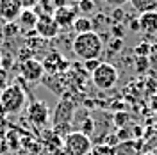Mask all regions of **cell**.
Returning a JSON list of instances; mask_svg holds the SVG:
<instances>
[{
	"label": "cell",
	"mask_w": 157,
	"mask_h": 155,
	"mask_svg": "<svg viewBox=\"0 0 157 155\" xmlns=\"http://www.w3.org/2000/svg\"><path fill=\"white\" fill-rule=\"evenodd\" d=\"M73 121H75V125L78 127V132H82V134H86V136H91V134H93L95 123H93V119H91L88 111H78V112H75V114H73Z\"/></svg>",
	"instance_id": "obj_11"
},
{
	"label": "cell",
	"mask_w": 157,
	"mask_h": 155,
	"mask_svg": "<svg viewBox=\"0 0 157 155\" xmlns=\"http://www.w3.org/2000/svg\"><path fill=\"white\" fill-rule=\"evenodd\" d=\"M0 62H2V52H0Z\"/></svg>",
	"instance_id": "obj_37"
},
{
	"label": "cell",
	"mask_w": 157,
	"mask_h": 155,
	"mask_svg": "<svg viewBox=\"0 0 157 155\" xmlns=\"http://www.w3.org/2000/svg\"><path fill=\"white\" fill-rule=\"evenodd\" d=\"M139 27L147 34H157V11H150V13H143L139 14Z\"/></svg>",
	"instance_id": "obj_12"
},
{
	"label": "cell",
	"mask_w": 157,
	"mask_h": 155,
	"mask_svg": "<svg viewBox=\"0 0 157 155\" xmlns=\"http://www.w3.org/2000/svg\"><path fill=\"white\" fill-rule=\"evenodd\" d=\"M7 152H9L7 139H6V136H2V134H0V155H6Z\"/></svg>",
	"instance_id": "obj_27"
},
{
	"label": "cell",
	"mask_w": 157,
	"mask_h": 155,
	"mask_svg": "<svg viewBox=\"0 0 157 155\" xmlns=\"http://www.w3.org/2000/svg\"><path fill=\"white\" fill-rule=\"evenodd\" d=\"M25 105V91L18 84H11L0 93V116L18 114Z\"/></svg>",
	"instance_id": "obj_2"
},
{
	"label": "cell",
	"mask_w": 157,
	"mask_h": 155,
	"mask_svg": "<svg viewBox=\"0 0 157 155\" xmlns=\"http://www.w3.org/2000/svg\"><path fill=\"white\" fill-rule=\"evenodd\" d=\"M2 32H4L6 38H13V36H16L20 32V25L16 21H7V23L4 25V30H2Z\"/></svg>",
	"instance_id": "obj_19"
},
{
	"label": "cell",
	"mask_w": 157,
	"mask_h": 155,
	"mask_svg": "<svg viewBox=\"0 0 157 155\" xmlns=\"http://www.w3.org/2000/svg\"><path fill=\"white\" fill-rule=\"evenodd\" d=\"M71 29L75 30L77 34H84V32H91L93 30V21L89 18H75L73 21V25H71Z\"/></svg>",
	"instance_id": "obj_17"
},
{
	"label": "cell",
	"mask_w": 157,
	"mask_h": 155,
	"mask_svg": "<svg viewBox=\"0 0 157 155\" xmlns=\"http://www.w3.org/2000/svg\"><path fill=\"white\" fill-rule=\"evenodd\" d=\"M118 77H120V75H118L116 66H113L111 62H100V66L91 73V78H93L95 87L104 89V91L116 86Z\"/></svg>",
	"instance_id": "obj_3"
},
{
	"label": "cell",
	"mask_w": 157,
	"mask_h": 155,
	"mask_svg": "<svg viewBox=\"0 0 157 155\" xmlns=\"http://www.w3.org/2000/svg\"><path fill=\"white\" fill-rule=\"evenodd\" d=\"M9 86V70H6L4 66H0V93Z\"/></svg>",
	"instance_id": "obj_22"
},
{
	"label": "cell",
	"mask_w": 157,
	"mask_h": 155,
	"mask_svg": "<svg viewBox=\"0 0 157 155\" xmlns=\"http://www.w3.org/2000/svg\"><path fill=\"white\" fill-rule=\"evenodd\" d=\"M100 62H102L100 59H89V61H84V68L93 73V71H95V70L100 66Z\"/></svg>",
	"instance_id": "obj_24"
},
{
	"label": "cell",
	"mask_w": 157,
	"mask_h": 155,
	"mask_svg": "<svg viewBox=\"0 0 157 155\" xmlns=\"http://www.w3.org/2000/svg\"><path fill=\"white\" fill-rule=\"evenodd\" d=\"M105 2H107L111 7H121V6H123L125 2H128V0H105Z\"/></svg>",
	"instance_id": "obj_30"
},
{
	"label": "cell",
	"mask_w": 157,
	"mask_h": 155,
	"mask_svg": "<svg viewBox=\"0 0 157 155\" xmlns=\"http://www.w3.org/2000/svg\"><path fill=\"white\" fill-rule=\"evenodd\" d=\"M116 148V155H139V148H141V143L139 141H132V139H128V141H123V143H120Z\"/></svg>",
	"instance_id": "obj_14"
},
{
	"label": "cell",
	"mask_w": 157,
	"mask_h": 155,
	"mask_svg": "<svg viewBox=\"0 0 157 155\" xmlns=\"http://www.w3.org/2000/svg\"><path fill=\"white\" fill-rule=\"evenodd\" d=\"M34 30L43 39H54L59 34V27H57V23L54 21L52 14H41L38 18V23H36Z\"/></svg>",
	"instance_id": "obj_7"
},
{
	"label": "cell",
	"mask_w": 157,
	"mask_h": 155,
	"mask_svg": "<svg viewBox=\"0 0 157 155\" xmlns=\"http://www.w3.org/2000/svg\"><path fill=\"white\" fill-rule=\"evenodd\" d=\"M155 43H157V38H155Z\"/></svg>",
	"instance_id": "obj_38"
},
{
	"label": "cell",
	"mask_w": 157,
	"mask_h": 155,
	"mask_svg": "<svg viewBox=\"0 0 157 155\" xmlns=\"http://www.w3.org/2000/svg\"><path fill=\"white\" fill-rule=\"evenodd\" d=\"M89 155H116V148H114L113 145H104V143H98V145L91 146Z\"/></svg>",
	"instance_id": "obj_18"
},
{
	"label": "cell",
	"mask_w": 157,
	"mask_h": 155,
	"mask_svg": "<svg viewBox=\"0 0 157 155\" xmlns=\"http://www.w3.org/2000/svg\"><path fill=\"white\" fill-rule=\"evenodd\" d=\"M18 2H20V6H21L23 9H34L39 0H18Z\"/></svg>",
	"instance_id": "obj_28"
},
{
	"label": "cell",
	"mask_w": 157,
	"mask_h": 155,
	"mask_svg": "<svg viewBox=\"0 0 157 155\" xmlns=\"http://www.w3.org/2000/svg\"><path fill=\"white\" fill-rule=\"evenodd\" d=\"M6 139H7L9 150H18V148H20V137L14 134V130H9V132H7V136H6Z\"/></svg>",
	"instance_id": "obj_21"
},
{
	"label": "cell",
	"mask_w": 157,
	"mask_h": 155,
	"mask_svg": "<svg viewBox=\"0 0 157 155\" xmlns=\"http://www.w3.org/2000/svg\"><path fill=\"white\" fill-rule=\"evenodd\" d=\"M48 107L47 104H43V102H39V100H34L32 104L29 105V119L32 125L36 127H45L48 123Z\"/></svg>",
	"instance_id": "obj_8"
},
{
	"label": "cell",
	"mask_w": 157,
	"mask_h": 155,
	"mask_svg": "<svg viewBox=\"0 0 157 155\" xmlns=\"http://www.w3.org/2000/svg\"><path fill=\"white\" fill-rule=\"evenodd\" d=\"M64 150L68 152V155H89V150H91V137L78 132V130H73L70 132L68 136H64Z\"/></svg>",
	"instance_id": "obj_4"
},
{
	"label": "cell",
	"mask_w": 157,
	"mask_h": 155,
	"mask_svg": "<svg viewBox=\"0 0 157 155\" xmlns=\"http://www.w3.org/2000/svg\"><path fill=\"white\" fill-rule=\"evenodd\" d=\"M128 29L132 30V32H139L141 30V27H139V21L137 20H132V23H130V27Z\"/></svg>",
	"instance_id": "obj_32"
},
{
	"label": "cell",
	"mask_w": 157,
	"mask_h": 155,
	"mask_svg": "<svg viewBox=\"0 0 157 155\" xmlns=\"http://www.w3.org/2000/svg\"><path fill=\"white\" fill-rule=\"evenodd\" d=\"M71 50L82 61L100 59L102 52H104V41L95 30L84 32V34H77L73 38V43H71Z\"/></svg>",
	"instance_id": "obj_1"
},
{
	"label": "cell",
	"mask_w": 157,
	"mask_h": 155,
	"mask_svg": "<svg viewBox=\"0 0 157 155\" xmlns=\"http://www.w3.org/2000/svg\"><path fill=\"white\" fill-rule=\"evenodd\" d=\"M125 30H127V29H125L121 23H114V25L111 27V34H113L114 38H121V39H123V36H125Z\"/></svg>",
	"instance_id": "obj_23"
},
{
	"label": "cell",
	"mask_w": 157,
	"mask_h": 155,
	"mask_svg": "<svg viewBox=\"0 0 157 155\" xmlns=\"http://www.w3.org/2000/svg\"><path fill=\"white\" fill-rule=\"evenodd\" d=\"M21 77L25 78L27 82H38L41 80V77L45 75V68H43V62H39L36 59H27L21 62V70H20Z\"/></svg>",
	"instance_id": "obj_6"
},
{
	"label": "cell",
	"mask_w": 157,
	"mask_h": 155,
	"mask_svg": "<svg viewBox=\"0 0 157 155\" xmlns=\"http://www.w3.org/2000/svg\"><path fill=\"white\" fill-rule=\"evenodd\" d=\"M21 6L18 0H0V20L7 21H16L21 13Z\"/></svg>",
	"instance_id": "obj_9"
},
{
	"label": "cell",
	"mask_w": 157,
	"mask_h": 155,
	"mask_svg": "<svg viewBox=\"0 0 157 155\" xmlns=\"http://www.w3.org/2000/svg\"><path fill=\"white\" fill-rule=\"evenodd\" d=\"M123 16H125L123 9L121 7H114V11H113V20L114 21H120V20H123Z\"/></svg>",
	"instance_id": "obj_29"
},
{
	"label": "cell",
	"mask_w": 157,
	"mask_h": 155,
	"mask_svg": "<svg viewBox=\"0 0 157 155\" xmlns=\"http://www.w3.org/2000/svg\"><path fill=\"white\" fill-rule=\"evenodd\" d=\"M152 105H154V107H155V109H157V96L154 98V102H152Z\"/></svg>",
	"instance_id": "obj_35"
},
{
	"label": "cell",
	"mask_w": 157,
	"mask_h": 155,
	"mask_svg": "<svg viewBox=\"0 0 157 155\" xmlns=\"http://www.w3.org/2000/svg\"><path fill=\"white\" fill-rule=\"evenodd\" d=\"M77 7L80 13H84V14H93V11H95V2L93 0H78Z\"/></svg>",
	"instance_id": "obj_20"
},
{
	"label": "cell",
	"mask_w": 157,
	"mask_h": 155,
	"mask_svg": "<svg viewBox=\"0 0 157 155\" xmlns=\"http://www.w3.org/2000/svg\"><path fill=\"white\" fill-rule=\"evenodd\" d=\"M145 62H148L145 57H139V62H137V66H139V71H143L145 70Z\"/></svg>",
	"instance_id": "obj_33"
},
{
	"label": "cell",
	"mask_w": 157,
	"mask_h": 155,
	"mask_svg": "<svg viewBox=\"0 0 157 155\" xmlns=\"http://www.w3.org/2000/svg\"><path fill=\"white\" fill-rule=\"evenodd\" d=\"M38 13L34 9H21L18 16V25L23 29H34L36 23H38Z\"/></svg>",
	"instance_id": "obj_13"
},
{
	"label": "cell",
	"mask_w": 157,
	"mask_h": 155,
	"mask_svg": "<svg viewBox=\"0 0 157 155\" xmlns=\"http://www.w3.org/2000/svg\"><path fill=\"white\" fill-rule=\"evenodd\" d=\"M125 121H128V114L127 112H116V116H114V123H116V127L123 128Z\"/></svg>",
	"instance_id": "obj_25"
},
{
	"label": "cell",
	"mask_w": 157,
	"mask_h": 155,
	"mask_svg": "<svg viewBox=\"0 0 157 155\" xmlns=\"http://www.w3.org/2000/svg\"><path fill=\"white\" fill-rule=\"evenodd\" d=\"M75 114V105L71 100H61L54 112V125H71Z\"/></svg>",
	"instance_id": "obj_5"
},
{
	"label": "cell",
	"mask_w": 157,
	"mask_h": 155,
	"mask_svg": "<svg viewBox=\"0 0 157 155\" xmlns=\"http://www.w3.org/2000/svg\"><path fill=\"white\" fill-rule=\"evenodd\" d=\"M4 43H6V36H4V32L0 30V47H2Z\"/></svg>",
	"instance_id": "obj_34"
},
{
	"label": "cell",
	"mask_w": 157,
	"mask_h": 155,
	"mask_svg": "<svg viewBox=\"0 0 157 155\" xmlns=\"http://www.w3.org/2000/svg\"><path fill=\"white\" fill-rule=\"evenodd\" d=\"M61 64H66V61L61 57V54H50L48 57L45 59V62H43V68L45 71H59L61 70Z\"/></svg>",
	"instance_id": "obj_16"
},
{
	"label": "cell",
	"mask_w": 157,
	"mask_h": 155,
	"mask_svg": "<svg viewBox=\"0 0 157 155\" xmlns=\"http://www.w3.org/2000/svg\"><path fill=\"white\" fill-rule=\"evenodd\" d=\"M128 2L134 7V11L139 13V14L150 13V11H157V0H128Z\"/></svg>",
	"instance_id": "obj_15"
},
{
	"label": "cell",
	"mask_w": 157,
	"mask_h": 155,
	"mask_svg": "<svg viewBox=\"0 0 157 155\" xmlns=\"http://www.w3.org/2000/svg\"><path fill=\"white\" fill-rule=\"evenodd\" d=\"M52 6H54V9L64 7V6H68V0H52Z\"/></svg>",
	"instance_id": "obj_31"
},
{
	"label": "cell",
	"mask_w": 157,
	"mask_h": 155,
	"mask_svg": "<svg viewBox=\"0 0 157 155\" xmlns=\"http://www.w3.org/2000/svg\"><path fill=\"white\" fill-rule=\"evenodd\" d=\"M109 48L113 50V52L121 50V48H123V39H121V38H113V41L109 43Z\"/></svg>",
	"instance_id": "obj_26"
},
{
	"label": "cell",
	"mask_w": 157,
	"mask_h": 155,
	"mask_svg": "<svg viewBox=\"0 0 157 155\" xmlns=\"http://www.w3.org/2000/svg\"><path fill=\"white\" fill-rule=\"evenodd\" d=\"M139 155H155V153H152V152H145V153H139Z\"/></svg>",
	"instance_id": "obj_36"
},
{
	"label": "cell",
	"mask_w": 157,
	"mask_h": 155,
	"mask_svg": "<svg viewBox=\"0 0 157 155\" xmlns=\"http://www.w3.org/2000/svg\"><path fill=\"white\" fill-rule=\"evenodd\" d=\"M52 18L57 23L59 29H71V25L75 21V9H71L68 6L57 7V9H54V13H52Z\"/></svg>",
	"instance_id": "obj_10"
}]
</instances>
